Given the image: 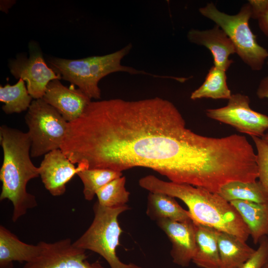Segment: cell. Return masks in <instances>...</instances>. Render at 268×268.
I'll list each match as a JSON object with an SVG mask.
<instances>
[{"instance_id":"16","label":"cell","mask_w":268,"mask_h":268,"mask_svg":"<svg viewBox=\"0 0 268 268\" xmlns=\"http://www.w3.org/2000/svg\"><path fill=\"white\" fill-rule=\"evenodd\" d=\"M193 222L197 250L192 262L201 268H222L216 230Z\"/></svg>"},{"instance_id":"23","label":"cell","mask_w":268,"mask_h":268,"mask_svg":"<svg viewBox=\"0 0 268 268\" xmlns=\"http://www.w3.org/2000/svg\"><path fill=\"white\" fill-rule=\"evenodd\" d=\"M83 184L84 199L92 201L97 192L112 180L123 176L122 172L108 169H85L77 174Z\"/></svg>"},{"instance_id":"9","label":"cell","mask_w":268,"mask_h":268,"mask_svg":"<svg viewBox=\"0 0 268 268\" xmlns=\"http://www.w3.org/2000/svg\"><path fill=\"white\" fill-rule=\"evenodd\" d=\"M29 57L18 56L11 60L9 67L16 79H22L31 96L34 99H42L48 83L54 79H61L46 64L39 47L35 44L29 45Z\"/></svg>"},{"instance_id":"18","label":"cell","mask_w":268,"mask_h":268,"mask_svg":"<svg viewBox=\"0 0 268 268\" xmlns=\"http://www.w3.org/2000/svg\"><path fill=\"white\" fill-rule=\"evenodd\" d=\"M216 234L222 268H238L255 252L235 235L218 230Z\"/></svg>"},{"instance_id":"14","label":"cell","mask_w":268,"mask_h":268,"mask_svg":"<svg viewBox=\"0 0 268 268\" xmlns=\"http://www.w3.org/2000/svg\"><path fill=\"white\" fill-rule=\"evenodd\" d=\"M187 36L190 42L204 46L210 51L215 67L226 71L233 63L229 58L236 54L235 46L218 26L215 25L212 28L204 30L192 29Z\"/></svg>"},{"instance_id":"19","label":"cell","mask_w":268,"mask_h":268,"mask_svg":"<svg viewBox=\"0 0 268 268\" xmlns=\"http://www.w3.org/2000/svg\"><path fill=\"white\" fill-rule=\"evenodd\" d=\"M146 214L156 221L163 219L181 222L193 220L189 210L182 207L175 198L160 193L149 192Z\"/></svg>"},{"instance_id":"7","label":"cell","mask_w":268,"mask_h":268,"mask_svg":"<svg viewBox=\"0 0 268 268\" xmlns=\"http://www.w3.org/2000/svg\"><path fill=\"white\" fill-rule=\"evenodd\" d=\"M31 142V157L60 149L68 122L42 99L32 101L25 116Z\"/></svg>"},{"instance_id":"33","label":"cell","mask_w":268,"mask_h":268,"mask_svg":"<svg viewBox=\"0 0 268 268\" xmlns=\"http://www.w3.org/2000/svg\"><path fill=\"white\" fill-rule=\"evenodd\" d=\"M268 239V235L267 236Z\"/></svg>"},{"instance_id":"6","label":"cell","mask_w":268,"mask_h":268,"mask_svg":"<svg viewBox=\"0 0 268 268\" xmlns=\"http://www.w3.org/2000/svg\"><path fill=\"white\" fill-rule=\"evenodd\" d=\"M130 209L128 205L108 208L96 202L93 205L94 218L88 228L73 244L85 250H90L102 256L110 268H142L133 263L120 260L116 250L120 245L122 233L119 216Z\"/></svg>"},{"instance_id":"5","label":"cell","mask_w":268,"mask_h":268,"mask_svg":"<svg viewBox=\"0 0 268 268\" xmlns=\"http://www.w3.org/2000/svg\"><path fill=\"white\" fill-rule=\"evenodd\" d=\"M200 13L221 28L234 44L236 54L253 70L262 69L268 51L260 45L249 26L252 10L249 2L239 12L229 15L219 11L212 2L199 8Z\"/></svg>"},{"instance_id":"24","label":"cell","mask_w":268,"mask_h":268,"mask_svg":"<svg viewBox=\"0 0 268 268\" xmlns=\"http://www.w3.org/2000/svg\"><path fill=\"white\" fill-rule=\"evenodd\" d=\"M126 178L121 176L110 182L96 193L97 202L108 208H116L127 205L130 193L125 187Z\"/></svg>"},{"instance_id":"32","label":"cell","mask_w":268,"mask_h":268,"mask_svg":"<svg viewBox=\"0 0 268 268\" xmlns=\"http://www.w3.org/2000/svg\"><path fill=\"white\" fill-rule=\"evenodd\" d=\"M264 268H268V264L267 263V264L266 265V266H265Z\"/></svg>"},{"instance_id":"8","label":"cell","mask_w":268,"mask_h":268,"mask_svg":"<svg viewBox=\"0 0 268 268\" xmlns=\"http://www.w3.org/2000/svg\"><path fill=\"white\" fill-rule=\"evenodd\" d=\"M249 97L241 93L232 94L226 106L205 110L210 119L230 125L240 133L262 137L268 129V116L250 108Z\"/></svg>"},{"instance_id":"21","label":"cell","mask_w":268,"mask_h":268,"mask_svg":"<svg viewBox=\"0 0 268 268\" xmlns=\"http://www.w3.org/2000/svg\"><path fill=\"white\" fill-rule=\"evenodd\" d=\"M231 95L227 84L226 71L213 66L209 69L203 83L192 93L190 98L229 99Z\"/></svg>"},{"instance_id":"1","label":"cell","mask_w":268,"mask_h":268,"mask_svg":"<svg viewBox=\"0 0 268 268\" xmlns=\"http://www.w3.org/2000/svg\"><path fill=\"white\" fill-rule=\"evenodd\" d=\"M61 149L86 169L144 167L179 184L188 182L201 153L198 134L171 102L158 97L91 101L68 123Z\"/></svg>"},{"instance_id":"27","label":"cell","mask_w":268,"mask_h":268,"mask_svg":"<svg viewBox=\"0 0 268 268\" xmlns=\"http://www.w3.org/2000/svg\"><path fill=\"white\" fill-rule=\"evenodd\" d=\"M248 2L251 7V18L255 19L258 20L268 8V0H250Z\"/></svg>"},{"instance_id":"10","label":"cell","mask_w":268,"mask_h":268,"mask_svg":"<svg viewBox=\"0 0 268 268\" xmlns=\"http://www.w3.org/2000/svg\"><path fill=\"white\" fill-rule=\"evenodd\" d=\"M39 242L40 255L22 268H106L98 261L89 262L86 250L75 246L70 238Z\"/></svg>"},{"instance_id":"3","label":"cell","mask_w":268,"mask_h":268,"mask_svg":"<svg viewBox=\"0 0 268 268\" xmlns=\"http://www.w3.org/2000/svg\"><path fill=\"white\" fill-rule=\"evenodd\" d=\"M0 141L3 155L0 200L7 199L12 202V220L15 222L37 205L35 197L27 191L26 187L29 181L40 177L39 168L31 160V142L28 133L2 125Z\"/></svg>"},{"instance_id":"13","label":"cell","mask_w":268,"mask_h":268,"mask_svg":"<svg viewBox=\"0 0 268 268\" xmlns=\"http://www.w3.org/2000/svg\"><path fill=\"white\" fill-rule=\"evenodd\" d=\"M42 99L68 123L78 118L91 102V99L80 89L75 88L73 85L67 87L59 79L50 81Z\"/></svg>"},{"instance_id":"34","label":"cell","mask_w":268,"mask_h":268,"mask_svg":"<svg viewBox=\"0 0 268 268\" xmlns=\"http://www.w3.org/2000/svg\"></svg>"},{"instance_id":"31","label":"cell","mask_w":268,"mask_h":268,"mask_svg":"<svg viewBox=\"0 0 268 268\" xmlns=\"http://www.w3.org/2000/svg\"><path fill=\"white\" fill-rule=\"evenodd\" d=\"M262 138L267 143L268 145V132L262 137Z\"/></svg>"},{"instance_id":"29","label":"cell","mask_w":268,"mask_h":268,"mask_svg":"<svg viewBox=\"0 0 268 268\" xmlns=\"http://www.w3.org/2000/svg\"><path fill=\"white\" fill-rule=\"evenodd\" d=\"M258 21L261 31L268 37V8L265 12L258 19Z\"/></svg>"},{"instance_id":"15","label":"cell","mask_w":268,"mask_h":268,"mask_svg":"<svg viewBox=\"0 0 268 268\" xmlns=\"http://www.w3.org/2000/svg\"><path fill=\"white\" fill-rule=\"evenodd\" d=\"M41 250L39 242L35 245L24 243L6 227L0 226V268H13L14 262H31Z\"/></svg>"},{"instance_id":"4","label":"cell","mask_w":268,"mask_h":268,"mask_svg":"<svg viewBox=\"0 0 268 268\" xmlns=\"http://www.w3.org/2000/svg\"><path fill=\"white\" fill-rule=\"evenodd\" d=\"M132 47V44L129 43L122 49L109 54L78 60L52 58L48 61V63L49 67L61 76L62 79L70 82L72 85H77L90 99L101 98L99 82L113 72L122 71L131 74L170 78L169 76L153 74L122 65V60L130 53Z\"/></svg>"},{"instance_id":"30","label":"cell","mask_w":268,"mask_h":268,"mask_svg":"<svg viewBox=\"0 0 268 268\" xmlns=\"http://www.w3.org/2000/svg\"><path fill=\"white\" fill-rule=\"evenodd\" d=\"M15 2V0H0V9L5 13L8 12L9 8H10Z\"/></svg>"},{"instance_id":"20","label":"cell","mask_w":268,"mask_h":268,"mask_svg":"<svg viewBox=\"0 0 268 268\" xmlns=\"http://www.w3.org/2000/svg\"><path fill=\"white\" fill-rule=\"evenodd\" d=\"M218 194L228 202L236 200L268 202V195L259 181L230 182L224 185Z\"/></svg>"},{"instance_id":"17","label":"cell","mask_w":268,"mask_h":268,"mask_svg":"<svg viewBox=\"0 0 268 268\" xmlns=\"http://www.w3.org/2000/svg\"><path fill=\"white\" fill-rule=\"evenodd\" d=\"M230 202L248 228L254 244L259 243L263 237L268 235V202L236 200Z\"/></svg>"},{"instance_id":"11","label":"cell","mask_w":268,"mask_h":268,"mask_svg":"<svg viewBox=\"0 0 268 268\" xmlns=\"http://www.w3.org/2000/svg\"><path fill=\"white\" fill-rule=\"evenodd\" d=\"M77 165L76 167L61 149L46 154L38 167L46 189L53 196L64 194L67 184L75 174L85 169L82 164Z\"/></svg>"},{"instance_id":"2","label":"cell","mask_w":268,"mask_h":268,"mask_svg":"<svg viewBox=\"0 0 268 268\" xmlns=\"http://www.w3.org/2000/svg\"><path fill=\"white\" fill-rule=\"evenodd\" d=\"M138 183L149 192L163 193L181 200L188 206L193 220L198 223L246 242L250 235L235 208L218 193L189 184L164 181L151 175L140 178Z\"/></svg>"},{"instance_id":"26","label":"cell","mask_w":268,"mask_h":268,"mask_svg":"<svg viewBox=\"0 0 268 268\" xmlns=\"http://www.w3.org/2000/svg\"><path fill=\"white\" fill-rule=\"evenodd\" d=\"M268 239L263 237L254 254L238 268H264L268 263Z\"/></svg>"},{"instance_id":"12","label":"cell","mask_w":268,"mask_h":268,"mask_svg":"<svg viewBox=\"0 0 268 268\" xmlns=\"http://www.w3.org/2000/svg\"><path fill=\"white\" fill-rule=\"evenodd\" d=\"M156 223L172 244L170 255L173 262L182 267L189 266L197 250L193 220L181 222L163 219Z\"/></svg>"},{"instance_id":"22","label":"cell","mask_w":268,"mask_h":268,"mask_svg":"<svg viewBox=\"0 0 268 268\" xmlns=\"http://www.w3.org/2000/svg\"><path fill=\"white\" fill-rule=\"evenodd\" d=\"M32 98L21 78L14 85L7 84L0 86V101L4 104L2 110L6 114L28 110Z\"/></svg>"},{"instance_id":"28","label":"cell","mask_w":268,"mask_h":268,"mask_svg":"<svg viewBox=\"0 0 268 268\" xmlns=\"http://www.w3.org/2000/svg\"><path fill=\"white\" fill-rule=\"evenodd\" d=\"M256 94L260 99L268 98V75L260 81Z\"/></svg>"},{"instance_id":"25","label":"cell","mask_w":268,"mask_h":268,"mask_svg":"<svg viewBox=\"0 0 268 268\" xmlns=\"http://www.w3.org/2000/svg\"><path fill=\"white\" fill-rule=\"evenodd\" d=\"M252 138L257 150L258 178L268 195V145L262 138L255 136Z\"/></svg>"}]
</instances>
